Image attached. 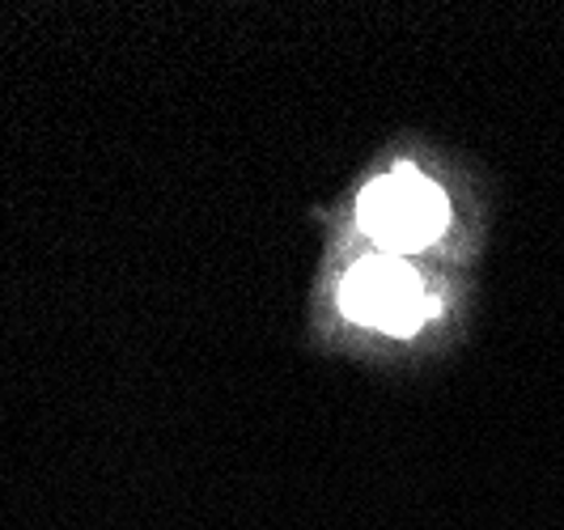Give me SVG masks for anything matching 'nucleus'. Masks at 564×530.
Masks as SVG:
<instances>
[{"mask_svg":"<svg viewBox=\"0 0 564 530\" xmlns=\"http://www.w3.org/2000/svg\"><path fill=\"white\" fill-rule=\"evenodd\" d=\"M357 217H361V229L378 247L416 251V247H429L446 229L451 204L442 196V187L429 183L421 170L399 166L382 179H373L361 192Z\"/></svg>","mask_w":564,"mask_h":530,"instance_id":"f257e3e1","label":"nucleus"},{"mask_svg":"<svg viewBox=\"0 0 564 530\" xmlns=\"http://www.w3.org/2000/svg\"><path fill=\"white\" fill-rule=\"evenodd\" d=\"M339 306L361 327L408 335L416 332L433 314V302L424 293L416 268H408L395 255H373L361 259L348 277L339 280Z\"/></svg>","mask_w":564,"mask_h":530,"instance_id":"f03ea898","label":"nucleus"}]
</instances>
